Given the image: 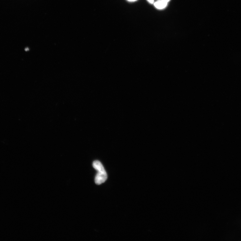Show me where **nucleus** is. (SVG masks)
Listing matches in <instances>:
<instances>
[{"mask_svg": "<svg viewBox=\"0 0 241 241\" xmlns=\"http://www.w3.org/2000/svg\"><path fill=\"white\" fill-rule=\"evenodd\" d=\"M168 3L163 2L162 0H159L154 3V6L156 8L159 10H162L165 8L168 5Z\"/></svg>", "mask_w": 241, "mask_h": 241, "instance_id": "2", "label": "nucleus"}, {"mask_svg": "<svg viewBox=\"0 0 241 241\" xmlns=\"http://www.w3.org/2000/svg\"><path fill=\"white\" fill-rule=\"evenodd\" d=\"M127 1L130 2H134L137 1V0H127Z\"/></svg>", "mask_w": 241, "mask_h": 241, "instance_id": "5", "label": "nucleus"}, {"mask_svg": "<svg viewBox=\"0 0 241 241\" xmlns=\"http://www.w3.org/2000/svg\"><path fill=\"white\" fill-rule=\"evenodd\" d=\"M148 2L151 4H153L154 2V0H147Z\"/></svg>", "mask_w": 241, "mask_h": 241, "instance_id": "3", "label": "nucleus"}, {"mask_svg": "<svg viewBox=\"0 0 241 241\" xmlns=\"http://www.w3.org/2000/svg\"><path fill=\"white\" fill-rule=\"evenodd\" d=\"M162 1L165 2H166L168 3V2L170 1L171 0H162Z\"/></svg>", "mask_w": 241, "mask_h": 241, "instance_id": "4", "label": "nucleus"}, {"mask_svg": "<svg viewBox=\"0 0 241 241\" xmlns=\"http://www.w3.org/2000/svg\"><path fill=\"white\" fill-rule=\"evenodd\" d=\"M94 168L97 171L95 178V182L98 185L104 183L108 178L107 172L103 166L99 161L96 160L93 162Z\"/></svg>", "mask_w": 241, "mask_h": 241, "instance_id": "1", "label": "nucleus"}, {"mask_svg": "<svg viewBox=\"0 0 241 241\" xmlns=\"http://www.w3.org/2000/svg\"></svg>", "mask_w": 241, "mask_h": 241, "instance_id": "6", "label": "nucleus"}]
</instances>
